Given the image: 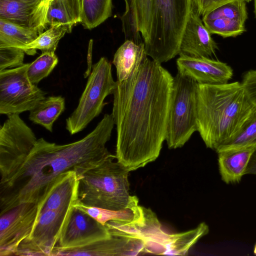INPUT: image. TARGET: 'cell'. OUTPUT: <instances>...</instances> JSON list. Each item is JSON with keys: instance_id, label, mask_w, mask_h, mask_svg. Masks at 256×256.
<instances>
[{"instance_id": "obj_31", "label": "cell", "mask_w": 256, "mask_h": 256, "mask_svg": "<svg viewBox=\"0 0 256 256\" xmlns=\"http://www.w3.org/2000/svg\"><path fill=\"white\" fill-rule=\"evenodd\" d=\"M25 54L23 50L18 48H0V71L23 65Z\"/></svg>"}, {"instance_id": "obj_29", "label": "cell", "mask_w": 256, "mask_h": 256, "mask_svg": "<svg viewBox=\"0 0 256 256\" xmlns=\"http://www.w3.org/2000/svg\"><path fill=\"white\" fill-rule=\"evenodd\" d=\"M124 2L125 10L121 20L126 40H132L137 44L142 42V36L137 30L134 0H124Z\"/></svg>"}, {"instance_id": "obj_18", "label": "cell", "mask_w": 256, "mask_h": 256, "mask_svg": "<svg viewBox=\"0 0 256 256\" xmlns=\"http://www.w3.org/2000/svg\"><path fill=\"white\" fill-rule=\"evenodd\" d=\"M78 178L74 170L59 176L44 198L38 204V218L41 212L52 210L66 211L78 200Z\"/></svg>"}, {"instance_id": "obj_21", "label": "cell", "mask_w": 256, "mask_h": 256, "mask_svg": "<svg viewBox=\"0 0 256 256\" xmlns=\"http://www.w3.org/2000/svg\"><path fill=\"white\" fill-rule=\"evenodd\" d=\"M82 21L80 0H52L48 6L46 26L58 24L72 27Z\"/></svg>"}, {"instance_id": "obj_38", "label": "cell", "mask_w": 256, "mask_h": 256, "mask_svg": "<svg viewBox=\"0 0 256 256\" xmlns=\"http://www.w3.org/2000/svg\"></svg>"}, {"instance_id": "obj_12", "label": "cell", "mask_w": 256, "mask_h": 256, "mask_svg": "<svg viewBox=\"0 0 256 256\" xmlns=\"http://www.w3.org/2000/svg\"><path fill=\"white\" fill-rule=\"evenodd\" d=\"M112 236L105 225L74 206L56 248L66 249L82 246Z\"/></svg>"}, {"instance_id": "obj_7", "label": "cell", "mask_w": 256, "mask_h": 256, "mask_svg": "<svg viewBox=\"0 0 256 256\" xmlns=\"http://www.w3.org/2000/svg\"><path fill=\"white\" fill-rule=\"evenodd\" d=\"M116 86L112 64L106 57H102L92 66L77 108L66 120V128L70 134L82 131L100 114L106 104L104 99L113 94Z\"/></svg>"}, {"instance_id": "obj_14", "label": "cell", "mask_w": 256, "mask_h": 256, "mask_svg": "<svg viewBox=\"0 0 256 256\" xmlns=\"http://www.w3.org/2000/svg\"><path fill=\"white\" fill-rule=\"evenodd\" d=\"M179 56L176 60L178 72L192 78L198 84H225L233 76L232 68L220 61L206 57Z\"/></svg>"}, {"instance_id": "obj_23", "label": "cell", "mask_w": 256, "mask_h": 256, "mask_svg": "<svg viewBox=\"0 0 256 256\" xmlns=\"http://www.w3.org/2000/svg\"><path fill=\"white\" fill-rule=\"evenodd\" d=\"M65 108V100L61 96L46 97L30 112L29 118L48 131L52 132L54 122Z\"/></svg>"}, {"instance_id": "obj_37", "label": "cell", "mask_w": 256, "mask_h": 256, "mask_svg": "<svg viewBox=\"0 0 256 256\" xmlns=\"http://www.w3.org/2000/svg\"><path fill=\"white\" fill-rule=\"evenodd\" d=\"M254 254L256 255V244L254 248Z\"/></svg>"}, {"instance_id": "obj_8", "label": "cell", "mask_w": 256, "mask_h": 256, "mask_svg": "<svg viewBox=\"0 0 256 256\" xmlns=\"http://www.w3.org/2000/svg\"><path fill=\"white\" fill-rule=\"evenodd\" d=\"M37 140L19 114L8 115L0 127V184L8 181L16 172Z\"/></svg>"}, {"instance_id": "obj_16", "label": "cell", "mask_w": 256, "mask_h": 256, "mask_svg": "<svg viewBox=\"0 0 256 256\" xmlns=\"http://www.w3.org/2000/svg\"><path fill=\"white\" fill-rule=\"evenodd\" d=\"M50 0H0V18L22 26L47 27L46 16Z\"/></svg>"}, {"instance_id": "obj_19", "label": "cell", "mask_w": 256, "mask_h": 256, "mask_svg": "<svg viewBox=\"0 0 256 256\" xmlns=\"http://www.w3.org/2000/svg\"><path fill=\"white\" fill-rule=\"evenodd\" d=\"M256 152V148L248 147L218 152L222 180L227 184L239 182L245 174L252 156Z\"/></svg>"}, {"instance_id": "obj_36", "label": "cell", "mask_w": 256, "mask_h": 256, "mask_svg": "<svg viewBox=\"0 0 256 256\" xmlns=\"http://www.w3.org/2000/svg\"><path fill=\"white\" fill-rule=\"evenodd\" d=\"M254 12L256 18V0H254Z\"/></svg>"}, {"instance_id": "obj_34", "label": "cell", "mask_w": 256, "mask_h": 256, "mask_svg": "<svg viewBox=\"0 0 256 256\" xmlns=\"http://www.w3.org/2000/svg\"><path fill=\"white\" fill-rule=\"evenodd\" d=\"M92 40H90L89 42L88 48V51L87 56V69L84 74V78L89 76L92 70Z\"/></svg>"}, {"instance_id": "obj_15", "label": "cell", "mask_w": 256, "mask_h": 256, "mask_svg": "<svg viewBox=\"0 0 256 256\" xmlns=\"http://www.w3.org/2000/svg\"><path fill=\"white\" fill-rule=\"evenodd\" d=\"M144 254L143 242L137 238L112 236L84 246L66 249L56 247L52 256H137Z\"/></svg>"}, {"instance_id": "obj_9", "label": "cell", "mask_w": 256, "mask_h": 256, "mask_svg": "<svg viewBox=\"0 0 256 256\" xmlns=\"http://www.w3.org/2000/svg\"><path fill=\"white\" fill-rule=\"evenodd\" d=\"M30 63L0 71V114L30 111L46 98V92L32 83L27 75Z\"/></svg>"}, {"instance_id": "obj_4", "label": "cell", "mask_w": 256, "mask_h": 256, "mask_svg": "<svg viewBox=\"0 0 256 256\" xmlns=\"http://www.w3.org/2000/svg\"><path fill=\"white\" fill-rule=\"evenodd\" d=\"M110 154L78 178L77 203L106 210H119L130 204L129 171L114 162Z\"/></svg>"}, {"instance_id": "obj_11", "label": "cell", "mask_w": 256, "mask_h": 256, "mask_svg": "<svg viewBox=\"0 0 256 256\" xmlns=\"http://www.w3.org/2000/svg\"><path fill=\"white\" fill-rule=\"evenodd\" d=\"M38 220V206L20 204L0 214V256H15Z\"/></svg>"}, {"instance_id": "obj_25", "label": "cell", "mask_w": 256, "mask_h": 256, "mask_svg": "<svg viewBox=\"0 0 256 256\" xmlns=\"http://www.w3.org/2000/svg\"><path fill=\"white\" fill-rule=\"evenodd\" d=\"M248 147L256 148V107L238 130L222 144L216 152L218 153Z\"/></svg>"}, {"instance_id": "obj_13", "label": "cell", "mask_w": 256, "mask_h": 256, "mask_svg": "<svg viewBox=\"0 0 256 256\" xmlns=\"http://www.w3.org/2000/svg\"><path fill=\"white\" fill-rule=\"evenodd\" d=\"M248 18L246 2L238 0L212 10L202 16V20L211 34L226 38L236 37L245 32Z\"/></svg>"}, {"instance_id": "obj_22", "label": "cell", "mask_w": 256, "mask_h": 256, "mask_svg": "<svg viewBox=\"0 0 256 256\" xmlns=\"http://www.w3.org/2000/svg\"><path fill=\"white\" fill-rule=\"evenodd\" d=\"M43 32L38 28L24 27L0 18V48L22 49Z\"/></svg>"}, {"instance_id": "obj_28", "label": "cell", "mask_w": 256, "mask_h": 256, "mask_svg": "<svg viewBox=\"0 0 256 256\" xmlns=\"http://www.w3.org/2000/svg\"><path fill=\"white\" fill-rule=\"evenodd\" d=\"M58 58L54 52H42L31 63L27 70L28 77L30 82L38 84L48 76L58 63Z\"/></svg>"}, {"instance_id": "obj_26", "label": "cell", "mask_w": 256, "mask_h": 256, "mask_svg": "<svg viewBox=\"0 0 256 256\" xmlns=\"http://www.w3.org/2000/svg\"><path fill=\"white\" fill-rule=\"evenodd\" d=\"M136 196H132L128 206L119 210H106L96 207L87 206L76 203L74 206L84 211L104 225L110 220L130 222L136 217L140 206Z\"/></svg>"}, {"instance_id": "obj_35", "label": "cell", "mask_w": 256, "mask_h": 256, "mask_svg": "<svg viewBox=\"0 0 256 256\" xmlns=\"http://www.w3.org/2000/svg\"><path fill=\"white\" fill-rule=\"evenodd\" d=\"M256 175V152L252 156L245 172V174Z\"/></svg>"}, {"instance_id": "obj_17", "label": "cell", "mask_w": 256, "mask_h": 256, "mask_svg": "<svg viewBox=\"0 0 256 256\" xmlns=\"http://www.w3.org/2000/svg\"><path fill=\"white\" fill-rule=\"evenodd\" d=\"M218 48L211 34L192 8L181 39L178 55L210 58Z\"/></svg>"}, {"instance_id": "obj_5", "label": "cell", "mask_w": 256, "mask_h": 256, "mask_svg": "<svg viewBox=\"0 0 256 256\" xmlns=\"http://www.w3.org/2000/svg\"><path fill=\"white\" fill-rule=\"evenodd\" d=\"M192 9L191 0H152L148 56L160 64L179 54L182 37Z\"/></svg>"}, {"instance_id": "obj_32", "label": "cell", "mask_w": 256, "mask_h": 256, "mask_svg": "<svg viewBox=\"0 0 256 256\" xmlns=\"http://www.w3.org/2000/svg\"><path fill=\"white\" fill-rule=\"evenodd\" d=\"M238 0L248 2L252 0H191V2L193 10L200 16H203L219 6Z\"/></svg>"}, {"instance_id": "obj_24", "label": "cell", "mask_w": 256, "mask_h": 256, "mask_svg": "<svg viewBox=\"0 0 256 256\" xmlns=\"http://www.w3.org/2000/svg\"><path fill=\"white\" fill-rule=\"evenodd\" d=\"M81 24L92 30L102 24L112 14V0H80Z\"/></svg>"}, {"instance_id": "obj_33", "label": "cell", "mask_w": 256, "mask_h": 256, "mask_svg": "<svg viewBox=\"0 0 256 256\" xmlns=\"http://www.w3.org/2000/svg\"><path fill=\"white\" fill-rule=\"evenodd\" d=\"M240 83L248 98L256 107V70L246 72Z\"/></svg>"}, {"instance_id": "obj_10", "label": "cell", "mask_w": 256, "mask_h": 256, "mask_svg": "<svg viewBox=\"0 0 256 256\" xmlns=\"http://www.w3.org/2000/svg\"><path fill=\"white\" fill-rule=\"evenodd\" d=\"M72 208L66 211L48 210L41 212L31 233L20 244L15 256H52Z\"/></svg>"}, {"instance_id": "obj_1", "label": "cell", "mask_w": 256, "mask_h": 256, "mask_svg": "<svg viewBox=\"0 0 256 256\" xmlns=\"http://www.w3.org/2000/svg\"><path fill=\"white\" fill-rule=\"evenodd\" d=\"M174 77L146 56L128 79L116 81L112 114L116 158L130 172L154 161L166 140Z\"/></svg>"}, {"instance_id": "obj_27", "label": "cell", "mask_w": 256, "mask_h": 256, "mask_svg": "<svg viewBox=\"0 0 256 256\" xmlns=\"http://www.w3.org/2000/svg\"><path fill=\"white\" fill-rule=\"evenodd\" d=\"M71 31L72 30L66 25L58 24L52 26L22 50L26 54L32 56L36 53V50H41L42 52H54L60 40L66 33Z\"/></svg>"}, {"instance_id": "obj_20", "label": "cell", "mask_w": 256, "mask_h": 256, "mask_svg": "<svg viewBox=\"0 0 256 256\" xmlns=\"http://www.w3.org/2000/svg\"><path fill=\"white\" fill-rule=\"evenodd\" d=\"M146 56L144 42L137 44L132 40H126L116 51L112 60L116 68L117 82L130 78Z\"/></svg>"}, {"instance_id": "obj_2", "label": "cell", "mask_w": 256, "mask_h": 256, "mask_svg": "<svg viewBox=\"0 0 256 256\" xmlns=\"http://www.w3.org/2000/svg\"><path fill=\"white\" fill-rule=\"evenodd\" d=\"M115 124L106 114L82 139L66 144L38 139L24 162L6 182L0 184V212L24 202L38 204L61 174L76 172L78 178L110 154L106 146Z\"/></svg>"}, {"instance_id": "obj_3", "label": "cell", "mask_w": 256, "mask_h": 256, "mask_svg": "<svg viewBox=\"0 0 256 256\" xmlns=\"http://www.w3.org/2000/svg\"><path fill=\"white\" fill-rule=\"evenodd\" d=\"M254 108L238 82L198 84L197 131L206 146L216 151L238 130Z\"/></svg>"}, {"instance_id": "obj_30", "label": "cell", "mask_w": 256, "mask_h": 256, "mask_svg": "<svg viewBox=\"0 0 256 256\" xmlns=\"http://www.w3.org/2000/svg\"><path fill=\"white\" fill-rule=\"evenodd\" d=\"M134 5L137 30L144 42L150 31L152 0H134Z\"/></svg>"}, {"instance_id": "obj_6", "label": "cell", "mask_w": 256, "mask_h": 256, "mask_svg": "<svg viewBox=\"0 0 256 256\" xmlns=\"http://www.w3.org/2000/svg\"><path fill=\"white\" fill-rule=\"evenodd\" d=\"M198 84L178 72L174 78L166 138L169 148L183 146L197 131Z\"/></svg>"}]
</instances>
